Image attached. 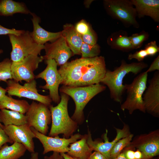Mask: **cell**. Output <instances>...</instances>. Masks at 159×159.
Instances as JSON below:
<instances>
[{
	"mask_svg": "<svg viewBox=\"0 0 159 159\" xmlns=\"http://www.w3.org/2000/svg\"><path fill=\"white\" fill-rule=\"evenodd\" d=\"M148 66L147 64L143 62L128 64L124 60H122L120 66L113 71L107 70L101 82L108 87L111 99L121 104L122 95L125 91V85L123 84L124 78L130 72L137 74Z\"/></svg>",
	"mask_w": 159,
	"mask_h": 159,
	"instance_id": "cell-1",
	"label": "cell"
},
{
	"mask_svg": "<svg viewBox=\"0 0 159 159\" xmlns=\"http://www.w3.org/2000/svg\"><path fill=\"white\" fill-rule=\"evenodd\" d=\"M69 96L62 93L57 105L49 107L51 112L52 125L49 136L55 137L60 134L68 138L73 135L78 127L77 123L69 116L68 111Z\"/></svg>",
	"mask_w": 159,
	"mask_h": 159,
	"instance_id": "cell-2",
	"label": "cell"
},
{
	"mask_svg": "<svg viewBox=\"0 0 159 159\" xmlns=\"http://www.w3.org/2000/svg\"><path fill=\"white\" fill-rule=\"evenodd\" d=\"M106 88L105 86L99 83L82 87L63 85L59 90L70 96L74 100L75 108L71 118L78 124H81L84 120L83 110L86 105L92 98Z\"/></svg>",
	"mask_w": 159,
	"mask_h": 159,
	"instance_id": "cell-3",
	"label": "cell"
},
{
	"mask_svg": "<svg viewBox=\"0 0 159 159\" xmlns=\"http://www.w3.org/2000/svg\"><path fill=\"white\" fill-rule=\"evenodd\" d=\"M148 76L146 71L143 72L136 77L131 83L125 85L127 95L125 101L121 106L122 111L127 110L130 114L136 110L146 112L143 96L147 87Z\"/></svg>",
	"mask_w": 159,
	"mask_h": 159,
	"instance_id": "cell-4",
	"label": "cell"
},
{
	"mask_svg": "<svg viewBox=\"0 0 159 159\" xmlns=\"http://www.w3.org/2000/svg\"><path fill=\"white\" fill-rule=\"evenodd\" d=\"M8 35L12 47L10 53L12 62H19L30 55H40L42 50L44 49V45L35 42L29 31H25L19 35Z\"/></svg>",
	"mask_w": 159,
	"mask_h": 159,
	"instance_id": "cell-5",
	"label": "cell"
},
{
	"mask_svg": "<svg viewBox=\"0 0 159 159\" xmlns=\"http://www.w3.org/2000/svg\"><path fill=\"white\" fill-rule=\"evenodd\" d=\"M104 4L108 14L126 27H140L136 10L130 0H105Z\"/></svg>",
	"mask_w": 159,
	"mask_h": 159,
	"instance_id": "cell-6",
	"label": "cell"
},
{
	"mask_svg": "<svg viewBox=\"0 0 159 159\" xmlns=\"http://www.w3.org/2000/svg\"><path fill=\"white\" fill-rule=\"evenodd\" d=\"M96 57L76 59L67 62L58 70L62 77L61 84L77 87L83 75L95 61Z\"/></svg>",
	"mask_w": 159,
	"mask_h": 159,
	"instance_id": "cell-7",
	"label": "cell"
},
{
	"mask_svg": "<svg viewBox=\"0 0 159 159\" xmlns=\"http://www.w3.org/2000/svg\"><path fill=\"white\" fill-rule=\"evenodd\" d=\"M25 115L27 124L30 127L44 135H47L48 125L52 122L51 114L49 106L33 101Z\"/></svg>",
	"mask_w": 159,
	"mask_h": 159,
	"instance_id": "cell-8",
	"label": "cell"
},
{
	"mask_svg": "<svg viewBox=\"0 0 159 159\" xmlns=\"http://www.w3.org/2000/svg\"><path fill=\"white\" fill-rule=\"evenodd\" d=\"M6 83L7 86L6 89L9 96L24 97L37 101L49 107L51 105L52 101L49 95H43L38 92L35 79L26 82L23 85L13 79L8 80Z\"/></svg>",
	"mask_w": 159,
	"mask_h": 159,
	"instance_id": "cell-9",
	"label": "cell"
},
{
	"mask_svg": "<svg viewBox=\"0 0 159 159\" xmlns=\"http://www.w3.org/2000/svg\"><path fill=\"white\" fill-rule=\"evenodd\" d=\"M47 66L42 72L35 76L36 78H41L45 80V85L40 87L48 90L49 96L52 101L58 104L60 101L58 88L62 82V77L57 69V65L54 59L45 60Z\"/></svg>",
	"mask_w": 159,
	"mask_h": 159,
	"instance_id": "cell-10",
	"label": "cell"
},
{
	"mask_svg": "<svg viewBox=\"0 0 159 159\" xmlns=\"http://www.w3.org/2000/svg\"><path fill=\"white\" fill-rule=\"evenodd\" d=\"M43 56L30 55L18 62H12L11 71L13 80L17 82H29L34 79V71L44 60Z\"/></svg>",
	"mask_w": 159,
	"mask_h": 159,
	"instance_id": "cell-11",
	"label": "cell"
},
{
	"mask_svg": "<svg viewBox=\"0 0 159 159\" xmlns=\"http://www.w3.org/2000/svg\"><path fill=\"white\" fill-rule=\"evenodd\" d=\"M128 145L140 151L143 155V159L159 156V130L135 136Z\"/></svg>",
	"mask_w": 159,
	"mask_h": 159,
	"instance_id": "cell-12",
	"label": "cell"
},
{
	"mask_svg": "<svg viewBox=\"0 0 159 159\" xmlns=\"http://www.w3.org/2000/svg\"><path fill=\"white\" fill-rule=\"evenodd\" d=\"M31 128L35 138L39 140L43 145V154L50 151L59 153H67L69 150V145L80 139L83 136L78 133L73 135L68 138H60L58 135L52 137L44 135L32 127Z\"/></svg>",
	"mask_w": 159,
	"mask_h": 159,
	"instance_id": "cell-13",
	"label": "cell"
},
{
	"mask_svg": "<svg viewBox=\"0 0 159 159\" xmlns=\"http://www.w3.org/2000/svg\"><path fill=\"white\" fill-rule=\"evenodd\" d=\"M45 54L44 60L54 59L57 65L62 66L73 55L64 39L61 35L59 38L44 45Z\"/></svg>",
	"mask_w": 159,
	"mask_h": 159,
	"instance_id": "cell-14",
	"label": "cell"
},
{
	"mask_svg": "<svg viewBox=\"0 0 159 159\" xmlns=\"http://www.w3.org/2000/svg\"><path fill=\"white\" fill-rule=\"evenodd\" d=\"M117 135L115 138L111 142L109 141L107 137V130L104 134L103 138L104 142L93 141L91 132L88 130L87 142L89 146L93 151L98 152L104 155L107 159H110V152L113 146L119 140L125 138L131 134L129 126L124 124L122 129L115 127Z\"/></svg>",
	"mask_w": 159,
	"mask_h": 159,
	"instance_id": "cell-15",
	"label": "cell"
},
{
	"mask_svg": "<svg viewBox=\"0 0 159 159\" xmlns=\"http://www.w3.org/2000/svg\"><path fill=\"white\" fill-rule=\"evenodd\" d=\"M3 128L13 143L22 144L31 153L35 152L33 139L35 136L27 124L19 126L4 125Z\"/></svg>",
	"mask_w": 159,
	"mask_h": 159,
	"instance_id": "cell-16",
	"label": "cell"
},
{
	"mask_svg": "<svg viewBox=\"0 0 159 159\" xmlns=\"http://www.w3.org/2000/svg\"><path fill=\"white\" fill-rule=\"evenodd\" d=\"M149 83L143 96L145 111L155 117H159V71L154 73Z\"/></svg>",
	"mask_w": 159,
	"mask_h": 159,
	"instance_id": "cell-17",
	"label": "cell"
},
{
	"mask_svg": "<svg viewBox=\"0 0 159 159\" xmlns=\"http://www.w3.org/2000/svg\"><path fill=\"white\" fill-rule=\"evenodd\" d=\"M107 70L104 57L102 56L96 57L95 61L83 75L77 87L100 83Z\"/></svg>",
	"mask_w": 159,
	"mask_h": 159,
	"instance_id": "cell-18",
	"label": "cell"
},
{
	"mask_svg": "<svg viewBox=\"0 0 159 159\" xmlns=\"http://www.w3.org/2000/svg\"><path fill=\"white\" fill-rule=\"evenodd\" d=\"M139 18L150 17L155 22H159V0H130Z\"/></svg>",
	"mask_w": 159,
	"mask_h": 159,
	"instance_id": "cell-19",
	"label": "cell"
},
{
	"mask_svg": "<svg viewBox=\"0 0 159 159\" xmlns=\"http://www.w3.org/2000/svg\"><path fill=\"white\" fill-rule=\"evenodd\" d=\"M30 14L32 16L31 20L33 27V31L31 32V35L37 44L44 45L48 42L54 41L62 35L61 31L52 32L43 29L39 25L40 18L34 13L31 12Z\"/></svg>",
	"mask_w": 159,
	"mask_h": 159,
	"instance_id": "cell-20",
	"label": "cell"
},
{
	"mask_svg": "<svg viewBox=\"0 0 159 159\" xmlns=\"http://www.w3.org/2000/svg\"><path fill=\"white\" fill-rule=\"evenodd\" d=\"M61 33L73 55H81L80 49L83 42L81 35L76 31L74 26L71 24H66Z\"/></svg>",
	"mask_w": 159,
	"mask_h": 159,
	"instance_id": "cell-21",
	"label": "cell"
},
{
	"mask_svg": "<svg viewBox=\"0 0 159 159\" xmlns=\"http://www.w3.org/2000/svg\"><path fill=\"white\" fill-rule=\"evenodd\" d=\"M111 48L125 52L133 50L127 32L120 30L112 34L107 39Z\"/></svg>",
	"mask_w": 159,
	"mask_h": 159,
	"instance_id": "cell-22",
	"label": "cell"
},
{
	"mask_svg": "<svg viewBox=\"0 0 159 159\" xmlns=\"http://www.w3.org/2000/svg\"><path fill=\"white\" fill-rule=\"evenodd\" d=\"M87 134L83 135L79 140L70 144L67 154L79 159H89L92 150L87 142Z\"/></svg>",
	"mask_w": 159,
	"mask_h": 159,
	"instance_id": "cell-23",
	"label": "cell"
},
{
	"mask_svg": "<svg viewBox=\"0 0 159 159\" xmlns=\"http://www.w3.org/2000/svg\"><path fill=\"white\" fill-rule=\"evenodd\" d=\"M31 12L23 2L12 0H0V16H10L16 13L30 14Z\"/></svg>",
	"mask_w": 159,
	"mask_h": 159,
	"instance_id": "cell-24",
	"label": "cell"
},
{
	"mask_svg": "<svg viewBox=\"0 0 159 159\" xmlns=\"http://www.w3.org/2000/svg\"><path fill=\"white\" fill-rule=\"evenodd\" d=\"M0 122L3 123L4 126H19L27 124L24 114L6 109L0 110Z\"/></svg>",
	"mask_w": 159,
	"mask_h": 159,
	"instance_id": "cell-25",
	"label": "cell"
},
{
	"mask_svg": "<svg viewBox=\"0 0 159 159\" xmlns=\"http://www.w3.org/2000/svg\"><path fill=\"white\" fill-rule=\"evenodd\" d=\"M30 104L24 100L15 99L6 95L0 100V109H8L24 114L28 110Z\"/></svg>",
	"mask_w": 159,
	"mask_h": 159,
	"instance_id": "cell-26",
	"label": "cell"
},
{
	"mask_svg": "<svg viewBox=\"0 0 159 159\" xmlns=\"http://www.w3.org/2000/svg\"><path fill=\"white\" fill-rule=\"evenodd\" d=\"M26 150L19 143L14 142L10 146L5 144L0 148V159H19L24 155Z\"/></svg>",
	"mask_w": 159,
	"mask_h": 159,
	"instance_id": "cell-27",
	"label": "cell"
},
{
	"mask_svg": "<svg viewBox=\"0 0 159 159\" xmlns=\"http://www.w3.org/2000/svg\"><path fill=\"white\" fill-rule=\"evenodd\" d=\"M133 135L130 134L128 136L118 140L114 145L110 152V159L118 155L130 143L132 139Z\"/></svg>",
	"mask_w": 159,
	"mask_h": 159,
	"instance_id": "cell-28",
	"label": "cell"
},
{
	"mask_svg": "<svg viewBox=\"0 0 159 159\" xmlns=\"http://www.w3.org/2000/svg\"><path fill=\"white\" fill-rule=\"evenodd\" d=\"M100 52V47L97 44L95 45H90L83 42L80 49L82 58H90L99 56Z\"/></svg>",
	"mask_w": 159,
	"mask_h": 159,
	"instance_id": "cell-29",
	"label": "cell"
},
{
	"mask_svg": "<svg viewBox=\"0 0 159 159\" xmlns=\"http://www.w3.org/2000/svg\"><path fill=\"white\" fill-rule=\"evenodd\" d=\"M12 61L8 58L4 59L0 62V81L6 82L9 80H12L11 71Z\"/></svg>",
	"mask_w": 159,
	"mask_h": 159,
	"instance_id": "cell-30",
	"label": "cell"
},
{
	"mask_svg": "<svg viewBox=\"0 0 159 159\" xmlns=\"http://www.w3.org/2000/svg\"><path fill=\"white\" fill-rule=\"evenodd\" d=\"M149 36L148 33L143 30L129 36L133 49L140 48L144 42L148 39Z\"/></svg>",
	"mask_w": 159,
	"mask_h": 159,
	"instance_id": "cell-31",
	"label": "cell"
},
{
	"mask_svg": "<svg viewBox=\"0 0 159 159\" xmlns=\"http://www.w3.org/2000/svg\"><path fill=\"white\" fill-rule=\"evenodd\" d=\"M74 28L76 31L81 35L88 33L92 29L89 24L84 20L77 23Z\"/></svg>",
	"mask_w": 159,
	"mask_h": 159,
	"instance_id": "cell-32",
	"label": "cell"
},
{
	"mask_svg": "<svg viewBox=\"0 0 159 159\" xmlns=\"http://www.w3.org/2000/svg\"><path fill=\"white\" fill-rule=\"evenodd\" d=\"M83 43L90 45H95L97 42V37L92 29L88 33L81 35Z\"/></svg>",
	"mask_w": 159,
	"mask_h": 159,
	"instance_id": "cell-33",
	"label": "cell"
},
{
	"mask_svg": "<svg viewBox=\"0 0 159 159\" xmlns=\"http://www.w3.org/2000/svg\"><path fill=\"white\" fill-rule=\"evenodd\" d=\"M144 49L148 56H153L159 51V48L155 41H153L145 45Z\"/></svg>",
	"mask_w": 159,
	"mask_h": 159,
	"instance_id": "cell-34",
	"label": "cell"
},
{
	"mask_svg": "<svg viewBox=\"0 0 159 159\" xmlns=\"http://www.w3.org/2000/svg\"><path fill=\"white\" fill-rule=\"evenodd\" d=\"M148 56V54L145 50L144 49H142L136 52L133 54H129L127 59L130 60L133 59H135L138 62H142Z\"/></svg>",
	"mask_w": 159,
	"mask_h": 159,
	"instance_id": "cell-35",
	"label": "cell"
},
{
	"mask_svg": "<svg viewBox=\"0 0 159 159\" xmlns=\"http://www.w3.org/2000/svg\"><path fill=\"white\" fill-rule=\"evenodd\" d=\"M25 31L24 30H16L14 28H7L0 24V35H8L9 34L19 35L24 32Z\"/></svg>",
	"mask_w": 159,
	"mask_h": 159,
	"instance_id": "cell-36",
	"label": "cell"
},
{
	"mask_svg": "<svg viewBox=\"0 0 159 159\" xmlns=\"http://www.w3.org/2000/svg\"><path fill=\"white\" fill-rule=\"evenodd\" d=\"M7 143H14L6 134L3 128L0 126V148Z\"/></svg>",
	"mask_w": 159,
	"mask_h": 159,
	"instance_id": "cell-37",
	"label": "cell"
},
{
	"mask_svg": "<svg viewBox=\"0 0 159 159\" xmlns=\"http://www.w3.org/2000/svg\"><path fill=\"white\" fill-rule=\"evenodd\" d=\"M135 148L128 145L122 150L127 159H135L134 153Z\"/></svg>",
	"mask_w": 159,
	"mask_h": 159,
	"instance_id": "cell-38",
	"label": "cell"
},
{
	"mask_svg": "<svg viewBox=\"0 0 159 159\" xmlns=\"http://www.w3.org/2000/svg\"><path fill=\"white\" fill-rule=\"evenodd\" d=\"M156 70L159 71V56L158 55L153 60L149 68L146 71L148 73Z\"/></svg>",
	"mask_w": 159,
	"mask_h": 159,
	"instance_id": "cell-39",
	"label": "cell"
},
{
	"mask_svg": "<svg viewBox=\"0 0 159 159\" xmlns=\"http://www.w3.org/2000/svg\"><path fill=\"white\" fill-rule=\"evenodd\" d=\"M89 159H107L106 157L101 153L95 151L90 155Z\"/></svg>",
	"mask_w": 159,
	"mask_h": 159,
	"instance_id": "cell-40",
	"label": "cell"
},
{
	"mask_svg": "<svg viewBox=\"0 0 159 159\" xmlns=\"http://www.w3.org/2000/svg\"><path fill=\"white\" fill-rule=\"evenodd\" d=\"M44 159H64L60 153L57 152H53L52 154L49 156H45Z\"/></svg>",
	"mask_w": 159,
	"mask_h": 159,
	"instance_id": "cell-41",
	"label": "cell"
},
{
	"mask_svg": "<svg viewBox=\"0 0 159 159\" xmlns=\"http://www.w3.org/2000/svg\"><path fill=\"white\" fill-rule=\"evenodd\" d=\"M134 157L135 159H143V155L140 150H137L135 151Z\"/></svg>",
	"mask_w": 159,
	"mask_h": 159,
	"instance_id": "cell-42",
	"label": "cell"
},
{
	"mask_svg": "<svg viewBox=\"0 0 159 159\" xmlns=\"http://www.w3.org/2000/svg\"><path fill=\"white\" fill-rule=\"evenodd\" d=\"M6 89L2 88L0 86V100L6 95Z\"/></svg>",
	"mask_w": 159,
	"mask_h": 159,
	"instance_id": "cell-43",
	"label": "cell"
},
{
	"mask_svg": "<svg viewBox=\"0 0 159 159\" xmlns=\"http://www.w3.org/2000/svg\"><path fill=\"white\" fill-rule=\"evenodd\" d=\"M111 159H127L122 151L117 156Z\"/></svg>",
	"mask_w": 159,
	"mask_h": 159,
	"instance_id": "cell-44",
	"label": "cell"
},
{
	"mask_svg": "<svg viewBox=\"0 0 159 159\" xmlns=\"http://www.w3.org/2000/svg\"><path fill=\"white\" fill-rule=\"evenodd\" d=\"M60 153L63 157L64 159H79L78 158L71 157L65 153Z\"/></svg>",
	"mask_w": 159,
	"mask_h": 159,
	"instance_id": "cell-45",
	"label": "cell"
},
{
	"mask_svg": "<svg viewBox=\"0 0 159 159\" xmlns=\"http://www.w3.org/2000/svg\"><path fill=\"white\" fill-rule=\"evenodd\" d=\"M39 153L37 152H34L31 153V157L30 159H39Z\"/></svg>",
	"mask_w": 159,
	"mask_h": 159,
	"instance_id": "cell-46",
	"label": "cell"
},
{
	"mask_svg": "<svg viewBox=\"0 0 159 159\" xmlns=\"http://www.w3.org/2000/svg\"><path fill=\"white\" fill-rule=\"evenodd\" d=\"M93 1V0H87L86 1L85 4L86 6H89L92 2Z\"/></svg>",
	"mask_w": 159,
	"mask_h": 159,
	"instance_id": "cell-47",
	"label": "cell"
},
{
	"mask_svg": "<svg viewBox=\"0 0 159 159\" xmlns=\"http://www.w3.org/2000/svg\"><path fill=\"white\" fill-rule=\"evenodd\" d=\"M150 159H159V156L152 158Z\"/></svg>",
	"mask_w": 159,
	"mask_h": 159,
	"instance_id": "cell-48",
	"label": "cell"
},
{
	"mask_svg": "<svg viewBox=\"0 0 159 159\" xmlns=\"http://www.w3.org/2000/svg\"><path fill=\"white\" fill-rule=\"evenodd\" d=\"M3 50L2 49H0V54L3 53Z\"/></svg>",
	"mask_w": 159,
	"mask_h": 159,
	"instance_id": "cell-49",
	"label": "cell"
},
{
	"mask_svg": "<svg viewBox=\"0 0 159 159\" xmlns=\"http://www.w3.org/2000/svg\"><path fill=\"white\" fill-rule=\"evenodd\" d=\"M0 126L3 128L4 125H2V124L1 122H0Z\"/></svg>",
	"mask_w": 159,
	"mask_h": 159,
	"instance_id": "cell-50",
	"label": "cell"
}]
</instances>
